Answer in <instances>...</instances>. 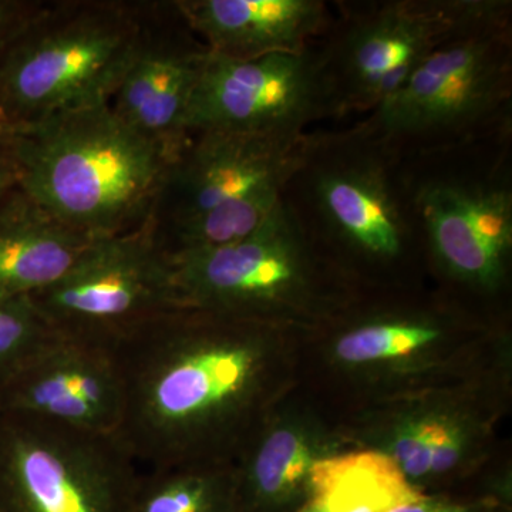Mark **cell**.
Listing matches in <instances>:
<instances>
[{
	"label": "cell",
	"mask_w": 512,
	"mask_h": 512,
	"mask_svg": "<svg viewBox=\"0 0 512 512\" xmlns=\"http://www.w3.org/2000/svg\"><path fill=\"white\" fill-rule=\"evenodd\" d=\"M143 10L144 0H43L0 46V107L19 127L111 103Z\"/></svg>",
	"instance_id": "obj_3"
},
{
	"label": "cell",
	"mask_w": 512,
	"mask_h": 512,
	"mask_svg": "<svg viewBox=\"0 0 512 512\" xmlns=\"http://www.w3.org/2000/svg\"><path fill=\"white\" fill-rule=\"evenodd\" d=\"M390 512H468V510L461 505L443 503V501L423 497L414 503L400 505Z\"/></svg>",
	"instance_id": "obj_26"
},
{
	"label": "cell",
	"mask_w": 512,
	"mask_h": 512,
	"mask_svg": "<svg viewBox=\"0 0 512 512\" xmlns=\"http://www.w3.org/2000/svg\"><path fill=\"white\" fill-rule=\"evenodd\" d=\"M306 136L274 138L224 131L191 134L168 165L151 221L163 231L269 184H286Z\"/></svg>",
	"instance_id": "obj_13"
},
{
	"label": "cell",
	"mask_w": 512,
	"mask_h": 512,
	"mask_svg": "<svg viewBox=\"0 0 512 512\" xmlns=\"http://www.w3.org/2000/svg\"><path fill=\"white\" fill-rule=\"evenodd\" d=\"M312 450L302 436L276 429L262 437L252 451L244 485L252 500L274 503L291 493L313 466Z\"/></svg>",
	"instance_id": "obj_20"
},
{
	"label": "cell",
	"mask_w": 512,
	"mask_h": 512,
	"mask_svg": "<svg viewBox=\"0 0 512 512\" xmlns=\"http://www.w3.org/2000/svg\"><path fill=\"white\" fill-rule=\"evenodd\" d=\"M18 183V167L10 154L9 147H0V195L12 190Z\"/></svg>",
	"instance_id": "obj_27"
},
{
	"label": "cell",
	"mask_w": 512,
	"mask_h": 512,
	"mask_svg": "<svg viewBox=\"0 0 512 512\" xmlns=\"http://www.w3.org/2000/svg\"><path fill=\"white\" fill-rule=\"evenodd\" d=\"M309 497L296 512H390L421 500L393 458L376 451L315 461Z\"/></svg>",
	"instance_id": "obj_17"
},
{
	"label": "cell",
	"mask_w": 512,
	"mask_h": 512,
	"mask_svg": "<svg viewBox=\"0 0 512 512\" xmlns=\"http://www.w3.org/2000/svg\"><path fill=\"white\" fill-rule=\"evenodd\" d=\"M439 421L421 420L410 424L397 436L393 446L394 463L404 476L419 478L430 474L431 456L440 430Z\"/></svg>",
	"instance_id": "obj_23"
},
{
	"label": "cell",
	"mask_w": 512,
	"mask_h": 512,
	"mask_svg": "<svg viewBox=\"0 0 512 512\" xmlns=\"http://www.w3.org/2000/svg\"><path fill=\"white\" fill-rule=\"evenodd\" d=\"M284 187L285 184L265 185L191 220L163 231L154 229V232L170 258L237 244L251 237L268 220L269 215L281 204Z\"/></svg>",
	"instance_id": "obj_18"
},
{
	"label": "cell",
	"mask_w": 512,
	"mask_h": 512,
	"mask_svg": "<svg viewBox=\"0 0 512 512\" xmlns=\"http://www.w3.org/2000/svg\"><path fill=\"white\" fill-rule=\"evenodd\" d=\"M0 412L96 434H117L123 416L119 367L107 346L53 333L0 386Z\"/></svg>",
	"instance_id": "obj_14"
},
{
	"label": "cell",
	"mask_w": 512,
	"mask_h": 512,
	"mask_svg": "<svg viewBox=\"0 0 512 512\" xmlns=\"http://www.w3.org/2000/svg\"><path fill=\"white\" fill-rule=\"evenodd\" d=\"M512 126L406 158L421 239L458 281L497 291L512 249Z\"/></svg>",
	"instance_id": "obj_6"
},
{
	"label": "cell",
	"mask_w": 512,
	"mask_h": 512,
	"mask_svg": "<svg viewBox=\"0 0 512 512\" xmlns=\"http://www.w3.org/2000/svg\"><path fill=\"white\" fill-rule=\"evenodd\" d=\"M52 336L30 296L0 293V386Z\"/></svg>",
	"instance_id": "obj_22"
},
{
	"label": "cell",
	"mask_w": 512,
	"mask_h": 512,
	"mask_svg": "<svg viewBox=\"0 0 512 512\" xmlns=\"http://www.w3.org/2000/svg\"><path fill=\"white\" fill-rule=\"evenodd\" d=\"M335 119L319 42L299 55L234 60L210 52L190 107L188 134L224 131L296 138L315 121Z\"/></svg>",
	"instance_id": "obj_10"
},
{
	"label": "cell",
	"mask_w": 512,
	"mask_h": 512,
	"mask_svg": "<svg viewBox=\"0 0 512 512\" xmlns=\"http://www.w3.org/2000/svg\"><path fill=\"white\" fill-rule=\"evenodd\" d=\"M500 0L336 2L319 40L335 119L372 113L437 47Z\"/></svg>",
	"instance_id": "obj_7"
},
{
	"label": "cell",
	"mask_w": 512,
	"mask_h": 512,
	"mask_svg": "<svg viewBox=\"0 0 512 512\" xmlns=\"http://www.w3.org/2000/svg\"><path fill=\"white\" fill-rule=\"evenodd\" d=\"M229 485L202 466L141 470L128 512H229Z\"/></svg>",
	"instance_id": "obj_19"
},
{
	"label": "cell",
	"mask_w": 512,
	"mask_h": 512,
	"mask_svg": "<svg viewBox=\"0 0 512 512\" xmlns=\"http://www.w3.org/2000/svg\"><path fill=\"white\" fill-rule=\"evenodd\" d=\"M316 245L282 197L251 237L171 258L178 301L185 308L254 322L308 296Z\"/></svg>",
	"instance_id": "obj_11"
},
{
	"label": "cell",
	"mask_w": 512,
	"mask_h": 512,
	"mask_svg": "<svg viewBox=\"0 0 512 512\" xmlns=\"http://www.w3.org/2000/svg\"><path fill=\"white\" fill-rule=\"evenodd\" d=\"M208 56L177 0H144L136 49L110 106L170 164L190 140L185 120Z\"/></svg>",
	"instance_id": "obj_12"
},
{
	"label": "cell",
	"mask_w": 512,
	"mask_h": 512,
	"mask_svg": "<svg viewBox=\"0 0 512 512\" xmlns=\"http://www.w3.org/2000/svg\"><path fill=\"white\" fill-rule=\"evenodd\" d=\"M403 156L512 126V3L451 36L362 121Z\"/></svg>",
	"instance_id": "obj_5"
},
{
	"label": "cell",
	"mask_w": 512,
	"mask_h": 512,
	"mask_svg": "<svg viewBox=\"0 0 512 512\" xmlns=\"http://www.w3.org/2000/svg\"><path fill=\"white\" fill-rule=\"evenodd\" d=\"M282 197L318 245L394 262L421 239L406 158L359 121L308 133Z\"/></svg>",
	"instance_id": "obj_4"
},
{
	"label": "cell",
	"mask_w": 512,
	"mask_h": 512,
	"mask_svg": "<svg viewBox=\"0 0 512 512\" xmlns=\"http://www.w3.org/2000/svg\"><path fill=\"white\" fill-rule=\"evenodd\" d=\"M30 299L56 335L107 348L181 306L173 259L151 218L131 231L92 239L56 282Z\"/></svg>",
	"instance_id": "obj_8"
},
{
	"label": "cell",
	"mask_w": 512,
	"mask_h": 512,
	"mask_svg": "<svg viewBox=\"0 0 512 512\" xmlns=\"http://www.w3.org/2000/svg\"><path fill=\"white\" fill-rule=\"evenodd\" d=\"M251 320L171 309L110 346L123 386L119 437L141 470L202 466L254 390Z\"/></svg>",
	"instance_id": "obj_1"
},
{
	"label": "cell",
	"mask_w": 512,
	"mask_h": 512,
	"mask_svg": "<svg viewBox=\"0 0 512 512\" xmlns=\"http://www.w3.org/2000/svg\"><path fill=\"white\" fill-rule=\"evenodd\" d=\"M18 126L13 123L8 113L0 107V147H9L16 136Z\"/></svg>",
	"instance_id": "obj_28"
},
{
	"label": "cell",
	"mask_w": 512,
	"mask_h": 512,
	"mask_svg": "<svg viewBox=\"0 0 512 512\" xmlns=\"http://www.w3.org/2000/svg\"><path fill=\"white\" fill-rule=\"evenodd\" d=\"M140 473L116 434L0 412V512H128Z\"/></svg>",
	"instance_id": "obj_9"
},
{
	"label": "cell",
	"mask_w": 512,
	"mask_h": 512,
	"mask_svg": "<svg viewBox=\"0 0 512 512\" xmlns=\"http://www.w3.org/2000/svg\"><path fill=\"white\" fill-rule=\"evenodd\" d=\"M461 443L460 431L441 423L431 456L430 474L444 473L456 466L461 456Z\"/></svg>",
	"instance_id": "obj_24"
},
{
	"label": "cell",
	"mask_w": 512,
	"mask_h": 512,
	"mask_svg": "<svg viewBox=\"0 0 512 512\" xmlns=\"http://www.w3.org/2000/svg\"><path fill=\"white\" fill-rule=\"evenodd\" d=\"M431 323L387 320L350 330L340 338L336 353L343 362L366 363L416 352L440 338Z\"/></svg>",
	"instance_id": "obj_21"
},
{
	"label": "cell",
	"mask_w": 512,
	"mask_h": 512,
	"mask_svg": "<svg viewBox=\"0 0 512 512\" xmlns=\"http://www.w3.org/2000/svg\"><path fill=\"white\" fill-rule=\"evenodd\" d=\"M43 0H0V46L42 6Z\"/></svg>",
	"instance_id": "obj_25"
},
{
	"label": "cell",
	"mask_w": 512,
	"mask_h": 512,
	"mask_svg": "<svg viewBox=\"0 0 512 512\" xmlns=\"http://www.w3.org/2000/svg\"><path fill=\"white\" fill-rule=\"evenodd\" d=\"M214 55L251 60L299 55L328 32L333 13L322 0H177Z\"/></svg>",
	"instance_id": "obj_15"
},
{
	"label": "cell",
	"mask_w": 512,
	"mask_h": 512,
	"mask_svg": "<svg viewBox=\"0 0 512 512\" xmlns=\"http://www.w3.org/2000/svg\"><path fill=\"white\" fill-rule=\"evenodd\" d=\"M90 241L16 185L0 195V293L30 296L42 291Z\"/></svg>",
	"instance_id": "obj_16"
},
{
	"label": "cell",
	"mask_w": 512,
	"mask_h": 512,
	"mask_svg": "<svg viewBox=\"0 0 512 512\" xmlns=\"http://www.w3.org/2000/svg\"><path fill=\"white\" fill-rule=\"evenodd\" d=\"M19 187L89 238L146 224L170 161L110 103L23 124L9 146Z\"/></svg>",
	"instance_id": "obj_2"
}]
</instances>
